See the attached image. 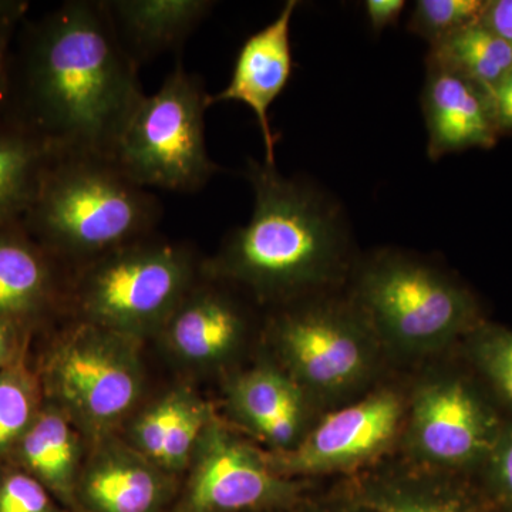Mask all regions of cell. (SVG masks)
<instances>
[{"mask_svg": "<svg viewBox=\"0 0 512 512\" xmlns=\"http://www.w3.org/2000/svg\"><path fill=\"white\" fill-rule=\"evenodd\" d=\"M103 0H70L29 23L10 55L5 116L56 154L113 158L146 94Z\"/></svg>", "mask_w": 512, "mask_h": 512, "instance_id": "6da1fadb", "label": "cell"}, {"mask_svg": "<svg viewBox=\"0 0 512 512\" xmlns=\"http://www.w3.org/2000/svg\"><path fill=\"white\" fill-rule=\"evenodd\" d=\"M247 178L251 220L225 238L204 274L281 306L328 291L353 271L349 221L335 197L265 161L249 160Z\"/></svg>", "mask_w": 512, "mask_h": 512, "instance_id": "7a4b0ae2", "label": "cell"}, {"mask_svg": "<svg viewBox=\"0 0 512 512\" xmlns=\"http://www.w3.org/2000/svg\"><path fill=\"white\" fill-rule=\"evenodd\" d=\"M163 205L113 158L55 154L22 224L70 268L156 234Z\"/></svg>", "mask_w": 512, "mask_h": 512, "instance_id": "3957f363", "label": "cell"}, {"mask_svg": "<svg viewBox=\"0 0 512 512\" xmlns=\"http://www.w3.org/2000/svg\"><path fill=\"white\" fill-rule=\"evenodd\" d=\"M198 271L187 245L151 234L73 268L70 312L138 338L163 328Z\"/></svg>", "mask_w": 512, "mask_h": 512, "instance_id": "277c9868", "label": "cell"}, {"mask_svg": "<svg viewBox=\"0 0 512 512\" xmlns=\"http://www.w3.org/2000/svg\"><path fill=\"white\" fill-rule=\"evenodd\" d=\"M349 296L376 336L413 352L447 345L478 319L466 288L429 262L397 251L360 262Z\"/></svg>", "mask_w": 512, "mask_h": 512, "instance_id": "5b68a950", "label": "cell"}, {"mask_svg": "<svg viewBox=\"0 0 512 512\" xmlns=\"http://www.w3.org/2000/svg\"><path fill=\"white\" fill-rule=\"evenodd\" d=\"M208 96L201 77L175 64L160 90L138 104L113 160L147 190L200 191L220 171L205 143Z\"/></svg>", "mask_w": 512, "mask_h": 512, "instance_id": "8992f818", "label": "cell"}, {"mask_svg": "<svg viewBox=\"0 0 512 512\" xmlns=\"http://www.w3.org/2000/svg\"><path fill=\"white\" fill-rule=\"evenodd\" d=\"M134 348L133 336L77 319L53 340L40 363L37 376L47 402L96 433L110 429L140 396Z\"/></svg>", "mask_w": 512, "mask_h": 512, "instance_id": "52a82bcc", "label": "cell"}, {"mask_svg": "<svg viewBox=\"0 0 512 512\" xmlns=\"http://www.w3.org/2000/svg\"><path fill=\"white\" fill-rule=\"evenodd\" d=\"M271 329L293 379L318 394L352 389L375 362L376 333L350 296L320 292L285 303Z\"/></svg>", "mask_w": 512, "mask_h": 512, "instance_id": "ba28073f", "label": "cell"}, {"mask_svg": "<svg viewBox=\"0 0 512 512\" xmlns=\"http://www.w3.org/2000/svg\"><path fill=\"white\" fill-rule=\"evenodd\" d=\"M183 512H239L285 500V483L268 460L210 421L194 450Z\"/></svg>", "mask_w": 512, "mask_h": 512, "instance_id": "9c48e42d", "label": "cell"}, {"mask_svg": "<svg viewBox=\"0 0 512 512\" xmlns=\"http://www.w3.org/2000/svg\"><path fill=\"white\" fill-rule=\"evenodd\" d=\"M73 269L29 234L22 221L0 227V319L30 338L70 311Z\"/></svg>", "mask_w": 512, "mask_h": 512, "instance_id": "30bf717a", "label": "cell"}, {"mask_svg": "<svg viewBox=\"0 0 512 512\" xmlns=\"http://www.w3.org/2000/svg\"><path fill=\"white\" fill-rule=\"evenodd\" d=\"M403 404L380 392L330 414L301 443L268 460L278 474L319 473L353 467L387 446L402 419Z\"/></svg>", "mask_w": 512, "mask_h": 512, "instance_id": "8fae6325", "label": "cell"}, {"mask_svg": "<svg viewBox=\"0 0 512 512\" xmlns=\"http://www.w3.org/2000/svg\"><path fill=\"white\" fill-rule=\"evenodd\" d=\"M491 413L466 384L439 380L421 387L413 402L410 440L421 460L456 467L497 447Z\"/></svg>", "mask_w": 512, "mask_h": 512, "instance_id": "7c38bea8", "label": "cell"}, {"mask_svg": "<svg viewBox=\"0 0 512 512\" xmlns=\"http://www.w3.org/2000/svg\"><path fill=\"white\" fill-rule=\"evenodd\" d=\"M298 5L296 0H288L274 22L245 40L228 86L220 93L208 96V107L225 101H239L254 111L264 140V161L271 165H275L278 140L269 121V109L284 92L291 77V22Z\"/></svg>", "mask_w": 512, "mask_h": 512, "instance_id": "4fadbf2b", "label": "cell"}, {"mask_svg": "<svg viewBox=\"0 0 512 512\" xmlns=\"http://www.w3.org/2000/svg\"><path fill=\"white\" fill-rule=\"evenodd\" d=\"M421 94L426 120L427 154L431 161L467 148H491L497 143L490 94L453 70L427 63Z\"/></svg>", "mask_w": 512, "mask_h": 512, "instance_id": "5bb4252c", "label": "cell"}, {"mask_svg": "<svg viewBox=\"0 0 512 512\" xmlns=\"http://www.w3.org/2000/svg\"><path fill=\"white\" fill-rule=\"evenodd\" d=\"M204 275L207 281H195L161 328L168 345L195 363L227 356L237 348L248 326L241 303L227 288L217 285V279Z\"/></svg>", "mask_w": 512, "mask_h": 512, "instance_id": "9a60e30c", "label": "cell"}, {"mask_svg": "<svg viewBox=\"0 0 512 512\" xmlns=\"http://www.w3.org/2000/svg\"><path fill=\"white\" fill-rule=\"evenodd\" d=\"M117 39L138 67L177 52L214 9L210 0H103Z\"/></svg>", "mask_w": 512, "mask_h": 512, "instance_id": "2e32d148", "label": "cell"}, {"mask_svg": "<svg viewBox=\"0 0 512 512\" xmlns=\"http://www.w3.org/2000/svg\"><path fill=\"white\" fill-rule=\"evenodd\" d=\"M77 485L92 512H158L168 491L148 458L116 447L97 454Z\"/></svg>", "mask_w": 512, "mask_h": 512, "instance_id": "e0dca14e", "label": "cell"}, {"mask_svg": "<svg viewBox=\"0 0 512 512\" xmlns=\"http://www.w3.org/2000/svg\"><path fill=\"white\" fill-rule=\"evenodd\" d=\"M72 419L56 404L43 403L6 464L26 471L63 503L76 500L79 443Z\"/></svg>", "mask_w": 512, "mask_h": 512, "instance_id": "ac0fdd59", "label": "cell"}, {"mask_svg": "<svg viewBox=\"0 0 512 512\" xmlns=\"http://www.w3.org/2000/svg\"><path fill=\"white\" fill-rule=\"evenodd\" d=\"M55 154L22 124L0 119V227L25 218Z\"/></svg>", "mask_w": 512, "mask_h": 512, "instance_id": "d6986e66", "label": "cell"}, {"mask_svg": "<svg viewBox=\"0 0 512 512\" xmlns=\"http://www.w3.org/2000/svg\"><path fill=\"white\" fill-rule=\"evenodd\" d=\"M426 62L467 77L491 96L512 69V47L477 22L430 46Z\"/></svg>", "mask_w": 512, "mask_h": 512, "instance_id": "ffe728a7", "label": "cell"}, {"mask_svg": "<svg viewBox=\"0 0 512 512\" xmlns=\"http://www.w3.org/2000/svg\"><path fill=\"white\" fill-rule=\"evenodd\" d=\"M45 403L39 376L26 363V350L0 370V466L23 434L32 426Z\"/></svg>", "mask_w": 512, "mask_h": 512, "instance_id": "44dd1931", "label": "cell"}, {"mask_svg": "<svg viewBox=\"0 0 512 512\" xmlns=\"http://www.w3.org/2000/svg\"><path fill=\"white\" fill-rule=\"evenodd\" d=\"M234 403L239 414L258 433L279 413L302 406L296 384L268 369L255 370L239 379L235 384Z\"/></svg>", "mask_w": 512, "mask_h": 512, "instance_id": "7402d4cb", "label": "cell"}, {"mask_svg": "<svg viewBox=\"0 0 512 512\" xmlns=\"http://www.w3.org/2000/svg\"><path fill=\"white\" fill-rule=\"evenodd\" d=\"M485 6L484 0H419L407 28L433 46L458 30L480 22Z\"/></svg>", "mask_w": 512, "mask_h": 512, "instance_id": "603a6c76", "label": "cell"}, {"mask_svg": "<svg viewBox=\"0 0 512 512\" xmlns=\"http://www.w3.org/2000/svg\"><path fill=\"white\" fill-rule=\"evenodd\" d=\"M210 421V414L205 404L188 396L187 402L168 431L161 456L158 458V467L167 468V470H178L184 467Z\"/></svg>", "mask_w": 512, "mask_h": 512, "instance_id": "cb8c5ba5", "label": "cell"}, {"mask_svg": "<svg viewBox=\"0 0 512 512\" xmlns=\"http://www.w3.org/2000/svg\"><path fill=\"white\" fill-rule=\"evenodd\" d=\"M188 396L190 394L184 392L168 394L141 414L133 429V439L138 453L158 463L168 431L183 409Z\"/></svg>", "mask_w": 512, "mask_h": 512, "instance_id": "d4e9b609", "label": "cell"}, {"mask_svg": "<svg viewBox=\"0 0 512 512\" xmlns=\"http://www.w3.org/2000/svg\"><path fill=\"white\" fill-rule=\"evenodd\" d=\"M0 512H57L49 491L10 464L0 466Z\"/></svg>", "mask_w": 512, "mask_h": 512, "instance_id": "484cf974", "label": "cell"}, {"mask_svg": "<svg viewBox=\"0 0 512 512\" xmlns=\"http://www.w3.org/2000/svg\"><path fill=\"white\" fill-rule=\"evenodd\" d=\"M477 349L478 360L484 372L512 403V332H485Z\"/></svg>", "mask_w": 512, "mask_h": 512, "instance_id": "4316f807", "label": "cell"}, {"mask_svg": "<svg viewBox=\"0 0 512 512\" xmlns=\"http://www.w3.org/2000/svg\"><path fill=\"white\" fill-rule=\"evenodd\" d=\"M481 23L512 47V0H490Z\"/></svg>", "mask_w": 512, "mask_h": 512, "instance_id": "83f0119b", "label": "cell"}, {"mask_svg": "<svg viewBox=\"0 0 512 512\" xmlns=\"http://www.w3.org/2000/svg\"><path fill=\"white\" fill-rule=\"evenodd\" d=\"M373 507L379 512H457L447 505L429 503L407 495H382L373 500Z\"/></svg>", "mask_w": 512, "mask_h": 512, "instance_id": "f1b7e54d", "label": "cell"}, {"mask_svg": "<svg viewBox=\"0 0 512 512\" xmlns=\"http://www.w3.org/2000/svg\"><path fill=\"white\" fill-rule=\"evenodd\" d=\"M490 97L498 134L512 133V69L497 84Z\"/></svg>", "mask_w": 512, "mask_h": 512, "instance_id": "f546056e", "label": "cell"}, {"mask_svg": "<svg viewBox=\"0 0 512 512\" xmlns=\"http://www.w3.org/2000/svg\"><path fill=\"white\" fill-rule=\"evenodd\" d=\"M406 8L404 0H366L365 10L373 32L380 33L396 25Z\"/></svg>", "mask_w": 512, "mask_h": 512, "instance_id": "4dcf8cb0", "label": "cell"}, {"mask_svg": "<svg viewBox=\"0 0 512 512\" xmlns=\"http://www.w3.org/2000/svg\"><path fill=\"white\" fill-rule=\"evenodd\" d=\"M28 346V338L0 319V370L15 362Z\"/></svg>", "mask_w": 512, "mask_h": 512, "instance_id": "1f68e13d", "label": "cell"}, {"mask_svg": "<svg viewBox=\"0 0 512 512\" xmlns=\"http://www.w3.org/2000/svg\"><path fill=\"white\" fill-rule=\"evenodd\" d=\"M494 473L505 497L512 501V434L494 448Z\"/></svg>", "mask_w": 512, "mask_h": 512, "instance_id": "d6a6232c", "label": "cell"}, {"mask_svg": "<svg viewBox=\"0 0 512 512\" xmlns=\"http://www.w3.org/2000/svg\"><path fill=\"white\" fill-rule=\"evenodd\" d=\"M15 28L0 29V119L5 117L9 96L10 42Z\"/></svg>", "mask_w": 512, "mask_h": 512, "instance_id": "836d02e7", "label": "cell"}, {"mask_svg": "<svg viewBox=\"0 0 512 512\" xmlns=\"http://www.w3.org/2000/svg\"><path fill=\"white\" fill-rule=\"evenodd\" d=\"M29 10V3L23 0H0V29L16 28Z\"/></svg>", "mask_w": 512, "mask_h": 512, "instance_id": "e575fe53", "label": "cell"}]
</instances>
